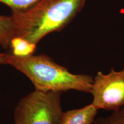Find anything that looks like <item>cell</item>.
<instances>
[{
    "label": "cell",
    "mask_w": 124,
    "mask_h": 124,
    "mask_svg": "<svg viewBox=\"0 0 124 124\" xmlns=\"http://www.w3.org/2000/svg\"><path fill=\"white\" fill-rule=\"evenodd\" d=\"M121 111L122 114H123V115L124 116V107H123V108H121Z\"/></svg>",
    "instance_id": "8fae6325"
},
{
    "label": "cell",
    "mask_w": 124,
    "mask_h": 124,
    "mask_svg": "<svg viewBox=\"0 0 124 124\" xmlns=\"http://www.w3.org/2000/svg\"><path fill=\"white\" fill-rule=\"evenodd\" d=\"M15 38V24L12 16L0 15V46L10 49L12 40Z\"/></svg>",
    "instance_id": "8992f818"
},
{
    "label": "cell",
    "mask_w": 124,
    "mask_h": 124,
    "mask_svg": "<svg viewBox=\"0 0 124 124\" xmlns=\"http://www.w3.org/2000/svg\"><path fill=\"white\" fill-rule=\"evenodd\" d=\"M39 0H0V2L8 6L12 13L25 10Z\"/></svg>",
    "instance_id": "ba28073f"
},
{
    "label": "cell",
    "mask_w": 124,
    "mask_h": 124,
    "mask_svg": "<svg viewBox=\"0 0 124 124\" xmlns=\"http://www.w3.org/2000/svg\"><path fill=\"white\" fill-rule=\"evenodd\" d=\"M0 64H8L7 54L0 52Z\"/></svg>",
    "instance_id": "30bf717a"
},
{
    "label": "cell",
    "mask_w": 124,
    "mask_h": 124,
    "mask_svg": "<svg viewBox=\"0 0 124 124\" xmlns=\"http://www.w3.org/2000/svg\"><path fill=\"white\" fill-rule=\"evenodd\" d=\"M87 0H39L25 10L12 13L15 38L37 44L48 34L65 28Z\"/></svg>",
    "instance_id": "6da1fadb"
},
{
    "label": "cell",
    "mask_w": 124,
    "mask_h": 124,
    "mask_svg": "<svg viewBox=\"0 0 124 124\" xmlns=\"http://www.w3.org/2000/svg\"><path fill=\"white\" fill-rule=\"evenodd\" d=\"M90 93L91 103L98 110H120L124 107V67L117 71L113 68L108 74L98 71L94 77Z\"/></svg>",
    "instance_id": "277c9868"
},
{
    "label": "cell",
    "mask_w": 124,
    "mask_h": 124,
    "mask_svg": "<svg viewBox=\"0 0 124 124\" xmlns=\"http://www.w3.org/2000/svg\"><path fill=\"white\" fill-rule=\"evenodd\" d=\"M98 110L91 104L63 111L59 124H93Z\"/></svg>",
    "instance_id": "5b68a950"
},
{
    "label": "cell",
    "mask_w": 124,
    "mask_h": 124,
    "mask_svg": "<svg viewBox=\"0 0 124 124\" xmlns=\"http://www.w3.org/2000/svg\"><path fill=\"white\" fill-rule=\"evenodd\" d=\"M36 46L24 39L14 38L10 44L11 53L16 56L24 57L33 55Z\"/></svg>",
    "instance_id": "52a82bcc"
},
{
    "label": "cell",
    "mask_w": 124,
    "mask_h": 124,
    "mask_svg": "<svg viewBox=\"0 0 124 124\" xmlns=\"http://www.w3.org/2000/svg\"><path fill=\"white\" fill-rule=\"evenodd\" d=\"M93 124H124V116L121 110L113 111L110 116L95 118Z\"/></svg>",
    "instance_id": "9c48e42d"
},
{
    "label": "cell",
    "mask_w": 124,
    "mask_h": 124,
    "mask_svg": "<svg viewBox=\"0 0 124 124\" xmlns=\"http://www.w3.org/2000/svg\"><path fill=\"white\" fill-rule=\"evenodd\" d=\"M62 94L35 90L22 98L14 111L15 124H59Z\"/></svg>",
    "instance_id": "3957f363"
},
{
    "label": "cell",
    "mask_w": 124,
    "mask_h": 124,
    "mask_svg": "<svg viewBox=\"0 0 124 124\" xmlns=\"http://www.w3.org/2000/svg\"><path fill=\"white\" fill-rule=\"evenodd\" d=\"M7 61L8 64L24 74L36 90L91 92L94 77L87 74L71 73L67 68L45 54L20 57L9 52L7 54Z\"/></svg>",
    "instance_id": "7a4b0ae2"
}]
</instances>
